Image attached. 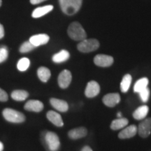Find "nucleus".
Returning <instances> with one entry per match:
<instances>
[{"mask_svg":"<svg viewBox=\"0 0 151 151\" xmlns=\"http://www.w3.org/2000/svg\"><path fill=\"white\" fill-rule=\"evenodd\" d=\"M41 139L47 151H58L60 147V141L58 136L52 132H43Z\"/></svg>","mask_w":151,"mask_h":151,"instance_id":"obj_1","label":"nucleus"},{"mask_svg":"<svg viewBox=\"0 0 151 151\" xmlns=\"http://www.w3.org/2000/svg\"><path fill=\"white\" fill-rule=\"evenodd\" d=\"M60 8L66 15L72 16L80 10L83 0H59Z\"/></svg>","mask_w":151,"mask_h":151,"instance_id":"obj_2","label":"nucleus"},{"mask_svg":"<svg viewBox=\"0 0 151 151\" xmlns=\"http://www.w3.org/2000/svg\"><path fill=\"white\" fill-rule=\"evenodd\" d=\"M68 35L74 41H83L86 39L87 34L83 27L78 22H73L69 26L67 30Z\"/></svg>","mask_w":151,"mask_h":151,"instance_id":"obj_3","label":"nucleus"},{"mask_svg":"<svg viewBox=\"0 0 151 151\" xmlns=\"http://www.w3.org/2000/svg\"><path fill=\"white\" fill-rule=\"evenodd\" d=\"M6 120L13 123H21L25 120V116L20 111L12 109H5L2 112Z\"/></svg>","mask_w":151,"mask_h":151,"instance_id":"obj_4","label":"nucleus"},{"mask_svg":"<svg viewBox=\"0 0 151 151\" xmlns=\"http://www.w3.org/2000/svg\"><path fill=\"white\" fill-rule=\"evenodd\" d=\"M99 47V43L97 39H84L78 44V50L82 52H90L96 50Z\"/></svg>","mask_w":151,"mask_h":151,"instance_id":"obj_5","label":"nucleus"},{"mask_svg":"<svg viewBox=\"0 0 151 151\" xmlns=\"http://www.w3.org/2000/svg\"><path fill=\"white\" fill-rule=\"evenodd\" d=\"M137 132L139 136L142 138L149 137L151 133V118H148L143 120L139 124L137 128Z\"/></svg>","mask_w":151,"mask_h":151,"instance_id":"obj_6","label":"nucleus"},{"mask_svg":"<svg viewBox=\"0 0 151 151\" xmlns=\"http://www.w3.org/2000/svg\"><path fill=\"white\" fill-rule=\"evenodd\" d=\"M94 62L97 66L101 67H108L113 65V58L110 55L99 54L94 57Z\"/></svg>","mask_w":151,"mask_h":151,"instance_id":"obj_7","label":"nucleus"},{"mask_svg":"<svg viewBox=\"0 0 151 151\" xmlns=\"http://www.w3.org/2000/svg\"><path fill=\"white\" fill-rule=\"evenodd\" d=\"M72 76L69 70H63L58 76V84L62 89H66L70 85Z\"/></svg>","mask_w":151,"mask_h":151,"instance_id":"obj_8","label":"nucleus"},{"mask_svg":"<svg viewBox=\"0 0 151 151\" xmlns=\"http://www.w3.org/2000/svg\"><path fill=\"white\" fill-rule=\"evenodd\" d=\"M100 92V86L99 83L96 81H90L87 85L85 94L87 97L93 98L98 95Z\"/></svg>","mask_w":151,"mask_h":151,"instance_id":"obj_9","label":"nucleus"},{"mask_svg":"<svg viewBox=\"0 0 151 151\" xmlns=\"http://www.w3.org/2000/svg\"><path fill=\"white\" fill-rule=\"evenodd\" d=\"M106 106L114 107L120 101V96L118 93H109L106 94L102 99Z\"/></svg>","mask_w":151,"mask_h":151,"instance_id":"obj_10","label":"nucleus"},{"mask_svg":"<svg viewBox=\"0 0 151 151\" xmlns=\"http://www.w3.org/2000/svg\"><path fill=\"white\" fill-rule=\"evenodd\" d=\"M24 108L28 111H33L37 113L41 112L43 109V104L39 100L31 99L26 102Z\"/></svg>","mask_w":151,"mask_h":151,"instance_id":"obj_11","label":"nucleus"},{"mask_svg":"<svg viewBox=\"0 0 151 151\" xmlns=\"http://www.w3.org/2000/svg\"><path fill=\"white\" fill-rule=\"evenodd\" d=\"M50 37L48 35L45 34H40V35H34L30 37L29 42L33 44L35 47L41 46V45L46 44L49 41Z\"/></svg>","mask_w":151,"mask_h":151,"instance_id":"obj_12","label":"nucleus"},{"mask_svg":"<svg viewBox=\"0 0 151 151\" xmlns=\"http://www.w3.org/2000/svg\"><path fill=\"white\" fill-rule=\"evenodd\" d=\"M50 103L54 109L60 112H67L69 109V105L65 100L51 98L50 99Z\"/></svg>","mask_w":151,"mask_h":151,"instance_id":"obj_13","label":"nucleus"},{"mask_svg":"<svg viewBox=\"0 0 151 151\" xmlns=\"http://www.w3.org/2000/svg\"><path fill=\"white\" fill-rule=\"evenodd\" d=\"M137 127L136 125L132 124V125L128 126L124 129L122 130L120 133L118 134V138L120 139H126L132 138L137 134Z\"/></svg>","mask_w":151,"mask_h":151,"instance_id":"obj_14","label":"nucleus"},{"mask_svg":"<svg viewBox=\"0 0 151 151\" xmlns=\"http://www.w3.org/2000/svg\"><path fill=\"white\" fill-rule=\"evenodd\" d=\"M46 117L48 120L50 122H52L54 125L57 127H62L64 125L63 120H62V117L58 113L54 111H49L46 114Z\"/></svg>","mask_w":151,"mask_h":151,"instance_id":"obj_15","label":"nucleus"},{"mask_svg":"<svg viewBox=\"0 0 151 151\" xmlns=\"http://www.w3.org/2000/svg\"><path fill=\"white\" fill-rule=\"evenodd\" d=\"M87 134H88V130H87L86 128L81 127L71 129L70 131L68 132V136L71 139L76 140V139L85 137L87 135Z\"/></svg>","mask_w":151,"mask_h":151,"instance_id":"obj_16","label":"nucleus"},{"mask_svg":"<svg viewBox=\"0 0 151 151\" xmlns=\"http://www.w3.org/2000/svg\"><path fill=\"white\" fill-rule=\"evenodd\" d=\"M52 9H53V6H52V5H47L45 6L39 7V8L35 9V10L33 11L32 16L35 18H41V17L47 14L48 13L50 12Z\"/></svg>","mask_w":151,"mask_h":151,"instance_id":"obj_17","label":"nucleus"},{"mask_svg":"<svg viewBox=\"0 0 151 151\" xmlns=\"http://www.w3.org/2000/svg\"><path fill=\"white\" fill-rule=\"evenodd\" d=\"M149 111V108L148 106L143 105L139 106L133 113V117L136 120H140L144 119L148 115Z\"/></svg>","mask_w":151,"mask_h":151,"instance_id":"obj_18","label":"nucleus"},{"mask_svg":"<svg viewBox=\"0 0 151 151\" xmlns=\"http://www.w3.org/2000/svg\"><path fill=\"white\" fill-rule=\"evenodd\" d=\"M69 57H70V55L67 50H62L58 53L55 54L52 56V60L55 63H62V62L67 61L69 58Z\"/></svg>","mask_w":151,"mask_h":151,"instance_id":"obj_19","label":"nucleus"},{"mask_svg":"<svg viewBox=\"0 0 151 151\" xmlns=\"http://www.w3.org/2000/svg\"><path fill=\"white\" fill-rule=\"evenodd\" d=\"M128 120L125 118H120L113 120L111 124V129L113 130H118L124 128L127 125Z\"/></svg>","mask_w":151,"mask_h":151,"instance_id":"obj_20","label":"nucleus"},{"mask_svg":"<svg viewBox=\"0 0 151 151\" xmlns=\"http://www.w3.org/2000/svg\"><path fill=\"white\" fill-rule=\"evenodd\" d=\"M37 75L39 78L43 83H46L49 80L51 76L50 69L47 67H41L38 69L37 70Z\"/></svg>","mask_w":151,"mask_h":151,"instance_id":"obj_21","label":"nucleus"},{"mask_svg":"<svg viewBox=\"0 0 151 151\" xmlns=\"http://www.w3.org/2000/svg\"><path fill=\"white\" fill-rule=\"evenodd\" d=\"M29 97V93L27 91L23 90H16L12 92L11 93V97L15 101H24Z\"/></svg>","mask_w":151,"mask_h":151,"instance_id":"obj_22","label":"nucleus"},{"mask_svg":"<svg viewBox=\"0 0 151 151\" xmlns=\"http://www.w3.org/2000/svg\"><path fill=\"white\" fill-rule=\"evenodd\" d=\"M148 79L147 78H142L139 79V80H138L137 82H136L134 86V91L135 92L139 93V92L142 91L143 90L148 88Z\"/></svg>","mask_w":151,"mask_h":151,"instance_id":"obj_23","label":"nucleus"},{"mask_svg":"<svg viewBox=\"0 0 151 151\" xmlns=\"http://www.w3.org/2000/svg\"><path fill=\"white\" fill-rule=\"evenodd\" d=\"M132 83V76L130 74H126L124 76L120 83V90L122 92H127L129 90L130 85Z\"/></svg>","mask_w":151,"mask_h":151,"instance_id":"obj_24","label":"nucleus"},{"mask_svg":"<svg viewBox=\"0 0 151 151\" xmlns=\"http://www.w3.org/2000/svg\"><path fill=\"white\" fill-rule=\"evenodd\" d=\"M30 65L29 60L27 58H23L19 60L17 64V68L19 71H24L29 68Z\"/></svg>","mask_w":151,"mask_h":151,"instance_id":"obj_25","label":"nucleus"},{"mask_svg":"<svg viewBox=\"0 0 151 151\" xmlns=\"http://www.w3.org/2000/svg\"><path fill=\"white\" fill-rule=\"evenodd\" d=\"M35 48V46H34L33 44H32V43L29 42V41H25V42H24L21 46H20L19 50H20V52H22V53H26V52L32 51Z\"/></svg>","mask_w":151,"mask_h":151,"instance_id":"obj_26","label":"nucleus"},{"mask_svg":"<svg viewBox=\"0 0 151 151\" xmlns=\"http://www.w3.org/2000/svg\"><path fill=\"white\" fill-rule=\"evenodd\" d=\"M9 56V50L6 46L0 47V63H2L7 60Z\"/></svg>","mask_w":151,"mask_h":151,"instance_id":"obj_27","label":"nucleus"},{"mask_svg":"<svg viewBox=\"0 0 151 151\" xmlns=\"http://www.w3.org/2000/svg\"><path fill=\"white\" fill-rule=\"evenodd\" d=\"M139 96H140V98L143 102H146V101H148L149 97H150V90H149V88H146V89L143 90L142 91H141L139 92Z\"/></svg>","mask_w":151,"mask_h":151,"instance_id":"obj_28","label":"nucleus"},{"mask_svg":"<svg viewBox=\"0 0 151 151\" xmlns=\"http://www.w3.org/2000/svg\"><path fill=\"white\" fill-rule=\"evenodd\" d=\"M8 99H9L8 94H7L4 90H2L1 88H0V101H3V102H4V101H8Z\"/></svg>","mask_w":151,"mask_h":151,"instance_id":"obj_29","label":"nucleus"},{"mask_svg":"<svg viewBox=\"0 0 151 151\" xmlns=\"http://www.w3.org/2000/svg\"><path fill=\"white\" fill-rule=\"evenodd\" d=\"M4 37V26L0 23V39H2Z\"/></svg>","mask_w":151,"mask_h":151,"instance_id":"obj_30","label":"nucleus"},{"mask_svg":"<svg viewBox=\"0 0 151 151\" xmlns=\"http://www.w3.org/2000/svg\"><path fill=\"white\" fill-rule=\"evenodd\" d=\"M45 1H46V0H30V3L32 4H40Z\"/></svg>","mask_w":151,"mask_h":151,"instance_id":"obj_31","label":"nucleus"},{"mask_svg":"<svg viewBox=\"0 0 151 151\" xmlns=\"http://www.w3.org/2000/svg\"><path fill=\"white\" fill-rule=\"evenodd\" d=\"M81 151H93V150H92V149L90 148V146H84L82 149H81Z\"/></svg>","mask_w":151,"mask_h":151,"instance_id":"obj_32","label":"nucleus"},{"mask_svg":"<svg viewBox=\"0 0 151 151\" xmlns=\"http://www.w3.org/2000/svg\"><path fill=\"white\" fill-rule=\"evenodd\" d=\"M3 149H4V145L3 143L0 141V151H3Z\"/></svg>","mask_w":151,"mask_h":151,"instance_id":"obj_33","label":"nucleus"},{"mask_svg":"<svg viewBox=\"0 0 151 151\" xmlns=\"http://www.w3.org/2000/svg\"><path fill=\"white\" fill-rule=\"evenodd\" d=\"M117 116H118V118H122V114H121V113L120 112H118V113H117Z\"/></svg>","mask_w":151,"mask_h":151,"instance_id":"obj_34","label":"nucleus"},{"mask_svg":"<svg viewBox=\"0 0 151 151\" xmlns=\"http://www.w3.org/2000/svg\"><path fill=\"white\" fill-rule=\"evenodd\" d=\"M1 4H2V1H1V0H0V7H1Z\"/></svg>","mask_w":151,"mask_h":151,"instance_id":"obj_35","label":"nucleus"}]
</instances>
